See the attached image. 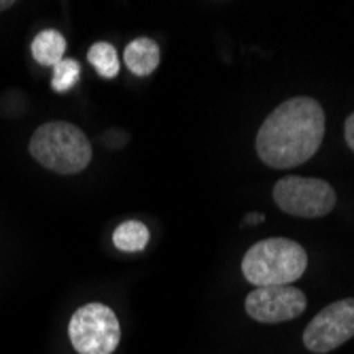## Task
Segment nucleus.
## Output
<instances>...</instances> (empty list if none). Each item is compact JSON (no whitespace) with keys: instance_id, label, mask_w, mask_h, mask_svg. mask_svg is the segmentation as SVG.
Masks as SVG:
<instances>
[{"instance_id":"nucleus-3","label":"nucleus","mask_w":354,"mask_h":354,"mask_svg":"<svg viewBox=\"0 0 354 354\" xmlns=\"http://www.w3.org/2000/svg\"><path fill=\"white\" fill-rule=\"evenodd\" d=\"M30 155L55 174H77L91 162V142L68 121L43 123L30 138Z\"/></svg>"},{"instance_id":"nucleus-4","label":"nucleus","mask_w":354,"mask_h":354,"mask_svg":"<svg viewBox=\"0 0 354 354\" xmlns=\"http://www.w3.org/2000/svg\"><path fill=\"white\" fill-rule=\"evenodd\" d=\"M68 337L79 354H113L121 342L119 318L104 304H85L71 318Z\"/></svg>"},{"instance_id":"nucleus-14","label":"nucleus","mask_w":354,"mask_h":354,"mask_svg":"<svg viewBox=\"0 0 354 354\" xmlns=\"http://www.w3.org/2000/svg\"><path fill=\"white\" fill-rule=\"evenodd\" d=\"M263 221V214H248L244 218V225H250V223H261Z\"/></svg>"},{"instance_id":"nucleus-12","label":"nucleus","mask_w":354,"mask_h":354,"mask_svg":"<svg viewBox=\"0 0 354 354\" xmlns=\"http://www.w3.org/2000/svg\"><path fill=\"white\" fill-rule=\"evenodd\" d=\"M79 77H81V66L77 59H68L64 57L57 66L53 68V79H51V87L53 91L57 93H66L71 91L77 83H79Z\"/></svg>"},{"instance_id":"nucleus-13","label":"nucleus","mask_w":354,"mask_h":354,"mask_svg":"<svg viewBox=\"0 0 354 354\" xmlns=\"http://www.w3.org/2000/svg\"><path fill=\"white\" fill-rule=\"evenodd\" d=\"M344 136H346L348 147L354 151V113L348 115V119H346V123H344Z\"/></svg>"},{"instance_id":"nucleus-2","label":"nucleus","mask_w":354,"mask_h":354,"mask_svg":"<svg viewBox=\"0 0 354 354\" xmlns=\"http://www.w3.org/2000/svg\"><path fill=\"white\" fill-rule=\"evenodd\" d=\"M306 248L288 238H268L257 242L242 259V274L254 288L293 284L306 274Z\"/></svg>"},{"instance_id":"nucleus-1","label":"nucleus","mask_w":354,"mask_h":354,"mask_svg":"<svg viewBox=\"0 0 354 354\" xmlns=\"http://www.w3.org/2000/svg\"><path fill=\"white\" fill-rule=\"evenodd\" d=\"M325 138V109L310 95H295L276 106L254 138L259 159L274 170L306 164Z\"/></svg>"},{"instance_id":"nucleus-5","label":"nucleus","mask_w":354,"mask_h":354,"mask_svg":"<svg viewBox=\"0 0 354 354\" xmlns=\"http://www.w3.org/2000/svg\"><path fill=\"white\" fill-rule=\"evenodd\" d=\"M272 196L282 212L301 218L327 216L337 204L335 189L314 176H284L274 185Z\"/></svg>"},{"instance_id":"nucleus-8","label":"nucleus","mask_w":354,"mask_h":354,"mask_svg":"<svg viewBox=\"0 0 354 354\" xmlns=\"http://www.w3.org/2000/svg\"><path fill=\"white\" fill-rule=\"evenodd\" d=\"M123 59L130 73L138 77L153 75V71L159 66V47L151 39H136L125 47Z\"/></svg>"},{"instance_id":"nucleus-9","label":"nucleus","mask_w":354,"mask_h":354,"mask_svg":"<svg viewBox=\"0 0 354 354\" xmlns=\"http://www.w3.org/2000/svg\"><path fill=\"white\" fill-rule=\"evenodd\" d=\"M30 51H32V57H35L41 66L55 68L64 59V53H66V39H64L62 32L53 28L41 30L35 37V41H32Z\"/></svg>"},{"instance_id":"nucleus-10","label":"nucleus","mask_w":354,"mask_h":354,"mask_svg":"<svg viewBox=\"0 0 354 354\" xmlns=\"http://www.w3.org/2000/svg\"><path fill=\"white\" fill-rule=\"evenodd\" d=\"M151 240L149 227L140 221H125L113 234V242L123 252H140L147 248Z\"/></svg>"},{"instance_id":"nucleus-15","label":"nucleus","mask_w":354,"mask_h":354,"mask_svg":"<svg viewBox=\"0 0 354 354\" xmlns=\"http://www.w3.org/2000/svg\"><path fill=\"white\" fill-rule=\"evenodd\" d=\"M15 3L13 0H0V11H5V9H9V7H13Z\"/></svg>"},{"instance_id":"nucleus-6","label":"nucleus","mask_w":354,"mask_h":354,"mask_svg":"<svg viewBox=\"0 0 354 354\" xmlns=\"http://www.w3.org/2000/svg\"><path fill=\"white\" fill-rule=\"evenodd\" d=\"M354 337V297L320 310L304 331V346L314 354H327Z\"/></svg>"},{"instance_id":"nucleus-7","label":"nucleus","mask_w":354,"mask_h":354,"mask_svg":"<svg viewBox=\"0 0 354 354\" xmlns=\"http://www.w3.org/2000/svg\"><path fill=\"white\" fill-rule=\"evenodd\" d=\"M244 308L246 314L257 323L278 325L299 318L308 308V297L301 288L293 284L257 286L246 295Z\"/></svg>"},{"instance_id":"nucleus-11","label":"nucleus","mask_w":354,"mask_h":354,"mask_svg":"<svg viewBox=\"0 0 354 354\" xmlns=\"http://www.w3.org/2000/svg\"><path fill=\"white\" fill-rule=\"evenodd\" d=\"M87 59L95 68V73L104 79H113L119 75V55L111 43H104V41L93 43L87 51Z\"/></svg>"}]
</instances>
